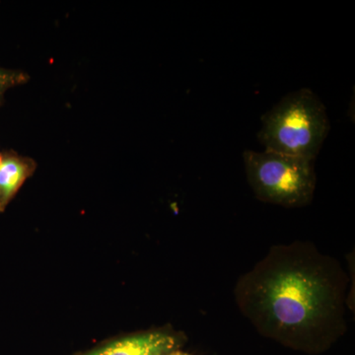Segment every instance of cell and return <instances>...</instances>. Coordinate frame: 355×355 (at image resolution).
Listing matches in <instances>:
<instances>
[{"mask_svg": "<svg viewBox=\"0 0 355 355\" xmlns=\"http://www.w3.org/2000/svg\"><path fill=\"white\" fill-rule=\"evenodd\" d=\"M349 277L313 243L275 245L236 282L243 316L261 336L301 352H322L347 331Z\"/></svg>", "mask_w": 355, "mask_h": 355, "instance_id": "6da1fadb", "label": "cell"}, {"mask_svg": "<svg viewBox=\"0 0 355 355\" xmlns=\"http://www.w3.org/2000/svg\"><path fill=\"white\" fill-rule=\"evenodd\" d=\"M167 355H191V354H187V352H181V350L176 349V350H174V352H170V354H167Z\"/></svg>", "mask_w": 355, "mask_h": 355, "instance_id": "52a82bcc", "label": "cell"}, {"mask_svg": "<svg viewBox=\"0 0 355 355\" xmlns=\"http://www.w3.org/2000/svg\"><path fill=\"white\" fill-rule=\"evenodd\" d=\"M1 156H2V153H0V162H1Z\"/></svg>", "mask_w": 355, "mask_h": 355, "instance_id": "ba28073f", "label": "cell"}, {"mask_svg": "<svg viewBox=\"0 0 355 355\" xmlns=\"http://www.w3.org/2000/svg\"><path fill=\"white\" fill-rule=\"evenodd\" d=\"M179 336L156 330L119 338L83 355H167L179 347Z\"/></svg>", "mask_w": 355, "mask_h": 355, "instance_id": "277c9868", "label": "cell"}, {"mask_svg": "<svg viewBox=\"0 0 355 355\" xmlns=\"http://www.w3.org/2000/svg\"><path fill=\"white\" fill-rule=\"evenodd\" d=\"M30 80L29 74L20 69H6L0 67V107L8 89L23 85Z\"/></svg>", "mask_w": 355, "mask_h": 355, "instance_id": "8992f818", "label": "cell"}, {"mask_svg": "<svg viewBox=\"0 0 355 355\" xmlns=\"http://www.w3.org/2000/svg\"><path fill=\"white\" fill-rule=\"evenodd\" d=\"M330 130L326 107L312 90L293 91L261 116L266 151L315 160Z\"/></svg>", "mask_w": 355, "mask_h": 355, "instance_id": "7a4b0ae2", "label": "cell"}, {"mask_svg": "<svg viewBox=\"0 0 355 355\" xmlns=\"http://www.w3.org/2000/svg\"><path fill=\"white\" fill-rule=\"evenodd\" d=\"M36 169L37 163L34 159L20 155L11 149L2 153L0 162V214L6 211L9 203Z\"/></svg>", "mask_w": 355, "mask_h": 355, "instance_id": "5b68a950", "label": "cell"}, {"mask_svg": "<svg viewBox=\"0 0 355 355\" xmlns=\"http://www.w3.org/2000/svg\"><path fill=\"white\" fill-rule=\"evenodd\" d=\"M248 182L261 202L286 209L310 205L316 189L314 161L263 151L243 153Z\"/></svg>", "mask_w": 355, "mask_h": 355, "instance_id": "3957f363", "label": "cell"}]
</instances>
